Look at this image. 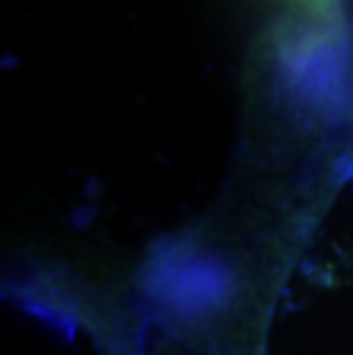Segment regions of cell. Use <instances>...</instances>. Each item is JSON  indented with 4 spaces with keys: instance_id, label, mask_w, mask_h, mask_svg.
<instances>
[]
</instances>
